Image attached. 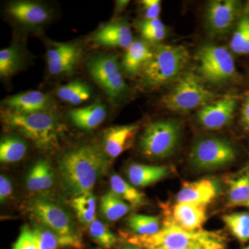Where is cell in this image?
<instances>
[{"label": "cell", "mask_w": 249, "mask_h": 249, "mask_svg": "<svg viewBox=\"0 0 249 249\" xmlns=\"http://www.w3.org/2000/svg\"><path fill=\"white\" fill-rule=\"evenodd\" d=\"M109 165L107 154L97 145L87 144L72 149L59 160L64 191L72 198L91 193Z\"/></svg>", "instance_id": "cell-1"}, {"label": "cell", "mask_w": 249, "mask_h": 249, "mask_svg": "<svg viewBox=\"0 0 249 249\" xmlns=\"http://www.w3.org/2000/svg\"><path fill=\"white\" fill-rule=\"evenodd\" d=\"M161 225L154 235H127V243L144 249H227V237L219 231L186 230L170 217Z\"/></svg>", "instance_id": "cell-2"}, {"label": "cell", "mask_w": 249, "mask_h": 249, "mask_svg": "<svg viewBox=\"0 0 249 249\" xmlns=\"http://www.w3.org/2000/svg\"><path fill=\"white\" fill-rule=\"evenodd\" d=\"M1 118L8 127L30 139L41 150H52L58 145L60 125L52 111L19 114L6 109Z\"/></svg>", "instance_id": "cell-3"}, {"label": "cell", "mask_w": 249, "mask_h": 249, "mask_svg": "<svg viewBox=\"0 0 249 249\" xmlns=\"http://www.w3.org/2000/svg\"><path fill=\"white\" fill-rule=\"evenodd\" d=\"M189 53L181 45H160L142 69V80L150 88H160L176 79L186 67Z\"/></svg>", "instance_id": "cell-4"}, {"label": "cell", "mask_w": 249, "mask_h": 249, "mask_svg": "<svg viewBox=\"0 0 249 249\" xmlns=\"http://www.w3.org/2000/svg\"><path fill=\"white\" fill-rule=\"evenodd\" d=\"M214 97V93L208 89L195 73L186 72L178 77L169 92L160 99V103L170 111L186 112L204 107Z\"/></svg>", "instance_id": "cell-5"}, {"label": "cell", "mask_w": 249, "mask_h": 249, "mask_svg": "<svg viewBox=\"0 0 249 249\" xmlns=\"http://www.w3.org/2000/svg\"><path fill=\"white\" fill-rule=\"evenodd\" d=\"M89 76L106 92L113 103L124 100L128 87L121 73L117 56L99 54L91 57L87 63Z\"/></svg>", "instance_id": "cell-6"}, {"label": "cell", "mask_w": 249, "mask_h": 249, "mask_svg": "<svg viewBox=\"0 0 249 249\" xmlns=\"http://www.w3.org/2000/svg\"><path fill=\"white\" fill-rule=\"evenodd\" d=\"M198 71L204 79L213 84H221L235 76V62L225 47L214 45L202 46L196 52Z\"/></svg>", "instance_id": "cell-7"}, {"label": "cell", "mask_w": 249, "mask_h": 249, "mask_svg": "<svg viewBox=\"0 0 249 249\" xmlns=\"http://www.w3.org/2000/svg\"><path fill=\"white\" fill-rule=\"evenodd\" d=\"M176 121H159L147 126L139 142L142 155L150 159H164L173 154L179 139Z\"/></svg>", "instance_id": "cell-8"}, {"label": "cell", "mask_w": 249, "mask_h": 249, "mask_svg": "<svg viewBox=\"0 0 249 249\" xmlns=\"http://www.w3.org/2000/svg\"><path fill=\"white\" fill-rule=\"evenodd\" d=\"M236 152L225 139L209 137L198 141L190 154V161L196 169L211 170L222 168L235 160Z\"/></svg>", "instance_id": "cell-9"}, {"label": "cell", "mask_w": 249, "mask_h": 249, "mask_svg": "<svg viewBox=\"0 0 249 249\" xmlns=\"http://www.w3.org/2000/svg\"><path fill=\"white\" fill-rule=\"evenodd\" d=\"M29 210L34 218L52 231L62 235H78L71 217L58 205L38 199L31 203Z\"/></svg>", "instance_id": "cell-10"}, {"label": "cell", "mask_w": 249, "mask_h": 249, "mask_svg": "<svg viewBox=\"0 0 249 249\" xmlns=\"http://www.w3.org/2000/svg\"><path fill=\"white\" fill-rule=\"evenodd\" d=\"M237 105L236 95H225L201 107L197 113L198 120L205 128H223L231 122Z\"/></svg>", "instance_id": "cell-11"}, {"label": "cell", "mask_w": 249, "mask_h": 249, "mask_svg": "<svg viewBox=\"0 0 249 249\" xmlns=\"http://www.w3.org/2000/svg\"><path fill=\"white\" fill-rule=\"evenodd\" d=\"M81 55V47L78 44L51 42L47 52L49 73L53 76L71 73Z\"/></svg>", "instance_id": "cell-12"}, {"label": "cell", "mask_w": 249, "mask_h": 249, "mask_svg": "<svg viewBox=\"0 0 249 249\" xmlns=\"http://www.w3.org/2000/svg\"><path fill=\"white\" fill-rule=\"evenodd\" d=\"M7 11L16 22L30 29L47 24L52 16L45 5L31 1H13L8 6Z\"/></svg>", "instance_id": "cell-13"}, {"label": "cell", "mask_w": 249, "mask_h": 249, "mask_svg": "<svg viewBox=\"0 0 249 249\" xmlns=\"http://www.w3.org/2000/svg\"><path fill=\"white\" fill-rule=\"evenodd\" d=\"M238 11V3L234 0L211 1L206 9L210 30L217 35L225 34L235 22Z\"/></svg>", "instance_id": "cell-14"}, {"label": "cell", "mask_w": 249, "mask_h": 249, "mask_svg": "<svg viewBox=\"0 0 249 249\" xmlns=\"http://www.w3.org/2000/svg\"><path fill=\"white\" fill-rule=\"evenodd\" d=\"M2 104L8 110L19 114H34L52 111L53 103L46 93L29 91L10 96L2 101Z\"/></svg>", "instance_id": "cell-15"}, {"label": "cell", "mask_w": 249, "mask_h": 249, "mask_svg": "<svg viewBox=\"0 0 249 249\" xmlns=\"http://www.w3.org/2000/svg\"><path fill=\"white\" fill-rule=\"evenodd\" d=\"M219 193L217 183L211 178L186 181L177 196L178 203L206 205L212 202Z\"/></svg>", "instance_id": "cell-16"}, {"label": "cell", "mask_w": 249, "mask_h": 249, "mask_svg": "<svg viewBox=\"0 0 249 249\" xmlns=\"http://www.w3.org/2000/svg\"><path fill=\"white\" fill-rule=\"evenodd\" d=\"M139 129L138 124H131L106 129L103 135V150L108 157L115 159L131 147Z\"/></svg>", "instance_id": "cell-17"}, {"label": "cell", "mask_w": 249, "mask_h": 249, "mask_svg": "<svg viewBox=\"0 0 249 249\" xmlns=\"http://www.w3.org/2000/svg\"><path fill=\"white\" fill-rule=\"evenodd\" d=\"M95 45L107 48L127 49L133 40L132 31L124 22H111L103 26L93 36Z\"/></svg>", "instance_id": "cell-18"}, {"label": "cell", "mask_w": 249, "mask_h": 249, "mask_svg": "<svg viewBox=\"0 0 249 249\" xmlns=\"http://www.w3.org/2000/svg\"><path fill=\"white\" fill-rule=\"evenodd\" d=\"M170 217L186 230H199L202 229L203 224L207 220L206 206L178 203L173 206Z\"/></svg>", "instance_id": "cell-19"}, {"label": "cell", "mask_w": 249, "mask_h": 249, "mask_svg": "<svg viewBox=\"0 0 249 249\" xmlns=\"http://www.w3.org/2000/svg\"><path fill=\"white\" fill-rule=\"evenodd\" d=\"M153 55V50L144 41L134 40L126 49L122 60L124 71L132 76L138 73Z\"/></svg>", "instance_id": "cell-20"}, {"label": "cell", "mask_w": 249, "mask_h": 249, "mask_svg": "<svg viewBox=\"0 0 249 249\" xmlns=\"http://www.w3.org/2000/svg\"><path fill=\"white\" fill-rule=\"evenodd\" d=\"M106 115V106L98 103L71 109L69 112L73 124L76 127L85 130H91L97 127L105 121Z\"/></svg>", "instance_id": "cell-21"}, {"label": "cell", "mask_w": 249, "mask_h": 249, "mask_svg": "<svg viewBox=\"0 0 249 249\" xmlns=\"http://www.w3.org/2000/svg\"><path fill=\"white\" fill-rule=\"evenodd\" d=\"M170 173L166 166H155L134 163L127 170V178L132 185L137 187L150 186L166 178Z\"/></svg>", "instance_id": "cell-22"}, {"label": "cell", "mask_w": 249, "mask_h": 249, "mask_svg": "<svg viewBox=\"0 0 249 249\" xmlns=\"http://www.w3.org/2000/svg\"><path fill=\"white\" fill-rule=\"evenodd\" d=\"M38 244V249H58L64 247L83 249L78 235H62L45 227H36L34 230Z\"/></svg>", "instance_id": "cell-23"}, {"label": "cell", "mask_w": 249, "mask_h": 249, "mask_svg": "<svg viewBox=\"0 0 249 249\" xmlns=\"http://www.w3.org/2000/svg\"><path fill=\"white\" fill-rule=\"evenodd\" d=\"M53 181V170L50 163L47 160H40L36 162L28 173L26 186L32 193H40L52 188Z\"/></svg>", "instance_id": "cell-24"}, {"label": "cell", "mask_w": 249, "mask_h": 249, "mask_svg": "<svg viewBox=\"0 0 249 249\" xmlns=\"http://www.w3.org/2000/svg\"><path fill=\"white\" fill-rule=\"evenodd\" d=\"M227 185L229 206H245L249 199V167L228 178Z\"/></svg>", "instance_id": "cell-25"}, {"label": "cell", "mask_w": 249, "mask_h": 249, "mask_svg": "<svg viewBox=\"0 0 249 249\" xmlns=\"http://www.w3.org/2000/svg\"><path fill=\"white\" fill-rule=\"evenodd\" d=\"M111 191L124 201H127L132 207H139L146 204L145 195L129 184L119 175H111Z\"/></svg>", "instance_id": "cell-26"}, {"label": "cell", "mask_w": 249, "mask_h": 249, "mask_svg": "<svg viewBox=\"0 0 249 249\" xmlns=\"http://www.w3.org/2000/svg\"><path fill=\"white\" fill-rule=\"evenodd\" d=\"M57 96L62 101L78 106L88 101L91 97V91L89 85L81 80H76L59 87Z\"/></svg>", "instance_id": "cell-27"}, {"label": "cell", "mask_w": 249, "mask_h": 249, "mask_svg": "<svg viewBox=\"0 0 249 249\" xmlns=\"http://www.w3.org/2000/svg\"><path fill=\"white\" fill-rule=\"evenodd\" d=\"M132 208V206L127 204L111 191L108 192L101 197V213L110 222L121 219L128 213Z\"/></svg>", "instance_id": "cell-28"}, {"label": "cell", "mask_w": 249, "mask_h": 249, "mask_svg": "<svg viewBox=\"0 0 249 249\" xmlns=\"http://www.w3.org/2000/svg\"><path fill=\"white\" fill-rule=\"evenodd\" d=\"M26 142L14 136L5 137L0 142V160L1 163H11L19 161L27 154Z\"/></svg>", "instance_id": "cell-29"}, {"label": "cell", "mask_w": 249, "mask_h": 249, "mask_svg": "<svg viewBox=\"0 0 249 249\" xmlns=\"http://www.w3.org/2000/svg\"><path fill=\"white\" fill-rule=\"evenodd\" d=\"M70 205L78 220L85 226H89L96 219V198L92 192L71 198Z\"/></svg>", "instance_id": "cell-30"}, {"label": "cell", "mask_w": 249, "mask_h": 249, "mask_svg": "<svg viewBox=\"0 0 249 249\" xmlns=\"http://www.w3.org/2000/svg\"><path fill=\"white\" fill-rule=\"evenodd\" d=\"M23 55L20 47L13 45L0 52V76L9 78L19 71L22 65Z\"/></svg>", "instance_id": "cell-31"}, {"label": "cell", "mask_w": 249, "mask_h": 249, "mask_svg": "<svg viewBox=\"0 0 249 249\" xmlns=\"http://www.w3.org/2000/svg\"><path fill=\"white\" fill-rule=\"evenodd\" d=\"M222 220L232 235L241 243L249 240V213L240 212L224 214Z\"/></svg>", "instance_id": "cell-32"}, {"label": "cell", "mask_w": 249, "mask_h": 249, "mask_svg": "<svg viewBox=\"0 0 249 249\" xmlns=\"http://www.w3.org/2000/svg\"><path fill=\"white\" fill-rule=\"evenodd\" d=\"M160 219L158 216L134 214L129 216L127 222L131 230L135 235H150L160 231Z\"/></svg>", "instance_id": "cell-33"}, {"label": "cell", "mask_w": 249, "mask_h": 249, "mask_svg": "<svg viewBox=\"0 0 249 249\" xmlns=\"http://www.w3.org/2000/svg\"><path fill=\"white\" fill-rule=\"evenodd\" d=\"M230 47L235 53L249 54V16H244L239 21L231 40Z\"/></svg>", "instance_id": "cell-34"}, {"label": "cell", "mask_w": 249, "mask_h": 249, "mask_svg": "<svg viewBox=\"0 0 249 249\" xmlns=\"http://www.w3.org/2000/svg\"><path fill=\"white\" fill-rule=\"evenodd\" d=\"M139 30L142 38L148 43H157L166 36V28L160 18L145 19L139 24Z\"/></svg>", "instance_id": "cell-35"}, {"label": "cell", "mask_w": 249, "mask_h": 249, "mask_svg": "<svg viewBox=\"0 0 249 249\" xmlns=\"http://www.w3.org/2000/svg\"><path fill=\"white\" fill-rule=\"evenodd\" d=\"M89 232L93 241L103 248L110 249L117 242L116 236L97 219H95L89 226Z\"/></svg>", "instance_id": "cell-36"}, {"label": "cell", "mask_w": 249, "mask_h": 249, "mask_svg": "<svg viewBox=\"0 0 249 249\" xmlns=\"http://www.w3.org/2000/svg\"><path fill=\"white\" fill-rule=\"evenodd\" d=\"M12 249H38V244L34 231L24 226Z\"/></svg>", "instance_id": "cell-37"}, {"label": "cell", "mask_w": 249, "mask_h": 249, "mask_svg": "<svg viewBox=\"0 0 249 249\" xmlns=\"http://www.w3.org/2000/svg\"><path fill=\"white\" fill-rule=\"evenodd\" d=\"M145 19L159 18L160 12V0H142L141 1Z\"/></svg>", "instance_id": "cell-38"}, {"label": "cell", "mask_w": 249, "mask_h": 249, "mask_svg": "<svg viewBox=\"0 0 249 249\" xmlns=\"http://www.w3.org/2000/svg\"><path fill=\"white\" fill-rule=\"evenodd\" d=\"M12 193L13 186L11 181L4 175H1L0 176V201L1 204L11 196Z\"/></svg>", "instance_id": "cell-39"}, {"label": "cell", "mask_w": 249, "mask_h": 249, "mask_svg": "<svg viewBox=\"0 0 249 249\" xmlns=\"http://www.w3.org/2000/svg\"><path fill=\"white\" fill-rule=\"evenodd\" d=\"M241 120L244 126L249 130V90L246 93L241 111Z\"/></svg>", "instance_id": "cell-40"}, {"label": "cell", "mask_w": 249, "mask_h": 249, "mask_svg": "<svg viewBox=\"0 0 249 249\" xmlns=\"http://www.w3.org/2000/svg\"><path fill=\"white\" fill-rule=\"evenodd\" d=\"M116 14H120L121 11L125 9L126 6L128 4L129 1H116Z\"/></svg>", "instance_id": "cell-41"}, {"label": "cell", "mask_w": 249, "mask_h": 249, "mask_svg": "<svg viewBox=\"0 0 249 249\" xmlns=\"http://www.w3.org/2000/svg\"><path fill=\"white\" fill-rule=\"evenodd\" d=\"M123 249H144L141 248L138 246L132 245V244H127V245H124Z\"/></svg>", "instance_id": "cell-42"}, {"label": "cell", "mask_w": 249, "mask_h": 249, "mask_svg": "<svg viewBox=\"0 0 249 249\" xmlns=\"http://www.w3.org/2000/svg\"><path fill=\"white\" fill-rule=\"evenodd\" d=\"M245 206H247V207H248L249 209V199L248 201H247V204H246Z\"/></svg>", "instance_id": "cell-43"}, {"label": "cell", "mask_w": 249, "mask_h": 249, "mask_svg": "<svg viewBox=\"0 0 249 249\" xmlns=\"http://www.w3.org/2000/svg\"><path fill=\"white\" fill-rule=\"evenodd\" d=\"M242 249H249V246H248V247H245V248Z\"/></svg>", "instance_id": "cell-44"}]
</instances>
